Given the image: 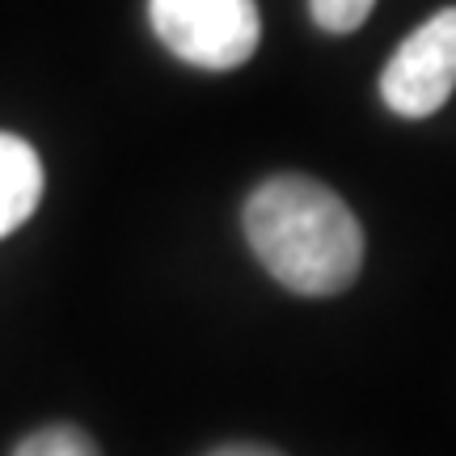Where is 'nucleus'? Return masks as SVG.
<instances>
[{
    "label": "nucleus",
    "mask_w": 456,
    "mask_h": 456,
    "mask_svg": "<svg viewBox=\"0 0 456 456\" xmlns=\"http://www.w3.org/2000/svg\"><path fill=\"white\" fill-rule=\"evenodd\" d=\"M13 456H102L98 444L89 440V431L72 423H51L43 431H30L13 448Z\"/></svg>",
    "instance_id": "39448f33"
},
{
    "label": "nucleus",
    "mask_w": 456,
    "mask_h": 456,
    "mask_svg": "<svg viewBox=\"0 0 456 456\" xmlns=\"http://www.w3.org/2000/svg\"><path fill=\"white\" fill-rule=\"evenodd\" d=\"M208 456H283V452L266 448V444H220V448H212Z\"/></svg>",
    "instance_id": "0eeeda50"
},
{
    "label": "nucleus",
    "mask_w": 456,
    "mask_h": 456,
    "mask_svg": "<svg viewBox=\"0 0 456 456\" xmlns=\"http://www.w3.org/2000/svg\"><path fill=\"white\" fill-rule=\"evenodd\" d=\"M152 34L182 64L232 72L262 43V17L254 0H148Z\"/></svg>",
    "instance_id": "f03ea898"
},
{
    "label": "nucleus",
    "mask_w": 456,
    "mask_h": 456,
    "mask_svg": "<svg viewBox=\"0 0 456 456\" xmlns=\"http://www.w3.org/2000/svg\"><path fill=\"white\" fill-rule=\"evenodd\" d=\"M43 199V161L21 135L0 131V237L34 216Z\"/></svg>",
    "instance_id": "20e7f679"
},
{
    "label": "nucleus",
    "mask_w": 456,
    "mask_h": 456,
    "mask_svg": "<svg viewBox=\"0 0 456 456\" xmlns=\"http://www.w3.org/2000/svg\"><path fill=\"white\" fill-rule=\"evenodd\" d=\"M376 9V0H309V13L313 21L330 34H351L359 30L368 13Z\"/></svg>",
    "instance_id": "423d86ee"
},
{
    "label": "nucleus",
    "mask_w": 456,
    "mask_h": 456,
    "mask_svg": "<svg viewBox=\"0 0 456 456\" xmlns=\"http://www.w3.org/2000/svg\"><path fill=\"white\" fill-rule=\"evenodd\" d=\"M456 89V4L423 21L380 72V98L402 118L436 114Z\"/></svg>",
    "instance_id": "7ed1b4c3"
},
{
    "label": "nucleus",
    "mask_w": 456,
    "mask_h": 456,
    "mask_svg": "<svg viewBox=\"0 0 456 456\" xmlns=\"http://www.w3.org/2000/svg\"><path fill=\"white\" fill-rule=\"evenodd\" d=\"M245 241L296 296H338L363 266V228L330 186L305 174L266 178L245 199Z\"/></svg>",
    "instance_id": "f257e3e1"
}]
</instances>
